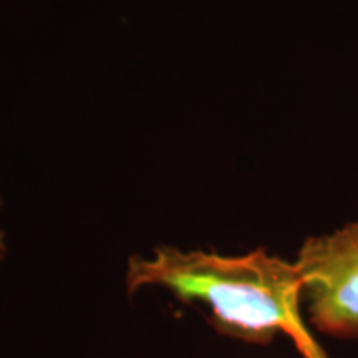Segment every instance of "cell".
<instances>
[{"label": "cell", "instance_id": "obj_1", "mask_svg": "<svg viewBox=\"0 0 358 358\" xmlns=\"http://www.w3.org/2000/svg\"><path fill=\"white\" fill-rule=\"evenodd\" d=\"M129 292L163 287L186 303L209 308L217 332L248 343H271L284 334L301 347L312 338L302 320V282L294 262L257 249L244 256L159 248L131 257Z\"/></svg>", "mask_w": 358, "mask_h": 358}, {"label": "cell", "instance_id": "obj_2", "mask_svg": "<svg viewBox=\"0 0 358 358\" xmlns=\"http://www.w3.org/2000/svg\"><path fill=\"white\" fill-rule=\"evenodd\" d=\"M294 264L310 324L330 337L358 338V221L308 237Z\"/></svg>", "mask_w": 358, "mask_h": 358}, {"label": "cell", "instance_id": "obj_3", "mask_svg": "<svg viewBox=\"0 0 358 358\" xmlns=\"http://www.w3.org/2000/svg\"><path fill=\"white\" fill-rule=\"evenodd\" d=\"M297 350L301 352L302 358H329L327 357V353L324 352V348L315 342V338L313 337L308 340V342L303 343L302 347H299Z\"/></svg>", "mask_w": 358, "mask_h": 358}, {"label": "cell", "instance_id": "obj_4", "mask_svg": "<svg viewBox=\"0 0 358 358\" xmlns=\"http://www.w3.org/2000/svg\"><path fill=\"white\" fill-rule=\"evenodd\" d=\"M3 252H6V245H3V236L2 232H0V257H2Z\"/></svg>", "mask_w": 358, "mask_h": 358}]
</instances>
